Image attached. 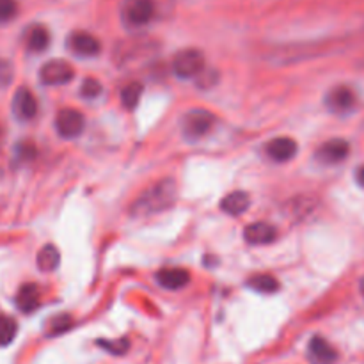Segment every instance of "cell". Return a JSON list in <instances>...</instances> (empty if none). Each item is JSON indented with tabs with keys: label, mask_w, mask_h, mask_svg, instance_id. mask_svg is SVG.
I'll use <instances>...</instances> for the list:
<instances>
[{
	"label": "cell",
	"mask_w": 364,
	"mask_h": 364,
	"mask_svg": "<svg viewBox=\"0 0 364 364\" xmlns=\"http://www.w3.org/2000/svg\"><path fill=\"white\" fill-rule=\"evenodd\" d=\"M176 201V183L174 180H160L155 185L142 192L134 205L130 206V215L134 217H149L155 213H162L164 210L171 208Z\"/></svg>",
	"instance_id": "1"
},
{
	"label": "cell",
	"mask_w": 364,
	"mask_h": 364,
	"mask_svg": "<svg viewBox=\"0 0 364 364\" xmlns=\"http://www.w3.org/2000/svg\"><path fill=\"white\" fill-rule=\"evenodd\" d=\"M173 71L180 78H194L205 71V55L201 50L185 48L174 55Z\"/></svg>",
	"instance_id": "2"
},
{
	"label": "cell",
	"mask_w": 364,
	"mask_h": 364,
	"mask_svg": "<svg viewBox=\"0 0 364 364\" xmlns=\"http://www.w3.org/2000/svg\"><path fill=\"white\" fill-rule=\"evenodd\" d=\"M213 124L212 112L205 109H196L191 110L187 116L181 121V132H183L185 139L188 141H198V139L205 137L210 132Z\"/></svg>",
	"instance_id": "3"
},
{
	"label": "cell",
	"mask_w": 364,
	"mask_h": 364,
	"mask_svg": "<svg viewBox=\"0 0 364 364\" xmlns=\"http://www.w3.org/2000/svg\"><path fill=\"white\" fill-rule=\"evenodd\" d=\"M155 14V4L153 0H124L121 16L128 27H142L149 23Z\"/></svg>",
	"instance_id": "4"
},
{
	"label": "cell",
	"mask_w": 364,
	"mask_h": 364,
	"mask_svg": "<svg viewBox=\"0 0 364 364\" xmlns=\"http://www.w3.org/2000/svg\"><path fill=\"white\" fill-rule=\"evenodd\" d=\"M75 78V70L63 59L48 60L39 70V80L45 85H64Z\"/></svg>",
	"instance_id": "5"
},
{
	"label": "cell",
	"mask_w": 364,
	"mask_h": 364,
	"mask_svg": "<svg viewBox=\"0 0 364 364\" xmlns=\"http://www.w3.org/2000/svg\"><path fill=\"white\" fill-rule=\"evenodd\" d=\"M84 116L75 109L59 110L55 117V130L60 137L75 139L84 132Z\"/></svg>",
	"instance_id": "6"
},
{
	"label": "cell",
	"mask_w": 364,
	"mask_h": 364,
	"mask_svg": "<svg viewBox=\"0 0 364 364\" xmlns=\"http://www.w3.org/2000/svg\"><path fill=\"white\" fill-rule=\"evenodd\" d=\"M355 103H358V96H355L354 89H350L348 85H336L326 96L327 109L334 114L350 112Z\"/></svg>",
	"instance_id": "7"
},
{
	"label": "cell",
	"mask_w": 364,
	"mask_h": 364,
	"mask_svg": "<svg viewBox=\"0 0 364 364\" xmlns=\"http://www.w3.org/2000/svg\"><path fill=\"white\" fill-rule=\"evenodd\" d=\"M350 153V144L345 139H331L316 151V160L323 166H336L343 162Z\"/></svg>",
	"instance_id": "8"
},
{
	"label": "cell",
	"mask_w": 364,
	"mask_h": 364,
	"mask_svg": "<svg viewBox=\"0 0 364 364\" xmlns=\"http://www.w3.org/2000/svg\"><path fill=\"white\" fill-rule=\"evenodd\" d=\"M68 48L77 57H95L102 52V43L89 32H73L68 38Z\"/></svg>",
	"instance_id": "9"
},
{
	"label": "cell",
	"mask_w": 364,
	"mask_h": 364,
	"mask_svg": "<svg viewBox=\"0 0 364 364\" xmlns=\"http://www.w3.org/2000/svg\"><path fill=\"white\" fill-rule=\"evenodd\" d=\"M13 114L20 121L34 119L36 114H38V102H36V96L32 95L31 89L20 87L14 92Z\"/></svg>",
	"instance_id": "10"
},
{
	"label": "cell",
	"mask_w": 364,
	"mask_h": 364,
	"mask_svg": "<svg viewBox=\"0 0 364 364\" xmlns=\"http://www.w3.org/2000/svg\"><path fill=\"white\" fill-rule=\"evenodd\" d=\"M308 358L311 364H334L338 361V352L326 338L315 336L309 341Z\"/></svg>",
	"instance_id": "11"
},
{
	"label": "cell",
	"mask_w": 364,
	"mask_h": 364,
	"mask_svg": "<svg viewBox=\"0 0 364 364\" xmlns=\"http://www.w3.org/2000/svg\"><path fill=\"white\" fill-rule=\"evenodd\" d=\"M244 238L251 245L272 244L277 238V230L269 223H252L244 230Z\"/></svg>",
	"instance_id": "12"
},
{
	"label": "cell",
	"mask_w": 364,
	"mask_h": 364,
	"mask_svg": "<svg viewBox=\"0 0 364 364\" xmlns=\"http://www.w3.org/2000/svg\"><path fill=\"white\" fill-rule=\"evenodd\" d=\"M297 151L299 146L291 137H276L267 146V155L274 162H288V160H291L297 155Z\"/></svg>",
	"instance_id": "13"
},
{
	"label": "cell",
	"mask_w": 364,
	"mask_h": 364,
	"mask_svg": "<svg viewBox=\"0 0 364 364\" xmlns=\"http://www.w3.org/2000/svg\"><path fill=\"white\" fill-rule=\"evenodd\" d=\"M156 281L166 290H181L191 281V274L181 267H166L156 274Z\"/></svg>",
	"instance_id": "14"
},
{
	"label": "cell",
	"mask_w": 364,
	"mask_h": 364,
	"mask_svg": "<svg viewBox=\"0 0 364 364\" xmlns=\"http://www.w3.org/2000/svg\"><path fill=\"white\" fill-rule=\"evenodd\" d=\"M251 206V198H249L247 192L244 191H235L230 192L228 196H224V199L220 201V208L228 215L238 217L242 213H245Z\"/></svg>",
	"instance_id": "15"
},
{
	"label": "cell",
	"mask_w": 364,
	"mask_h": 364,
	"mask_svg": "<svg viewBox=\"0 0 364 364\" xmlns=\"http://www.w3.org/2000/svg\"><path fill=\"white\" fill-rule=\"evenodd\" d=\"M41 304V294H39V288L36 284L27 283L18 290L16 294V308L21 313H34L36 309Z\"/></svg>",
	"instance_id": "16"
},
{
	"label": "cell",
	"mask_w": 364,
	"mask_h": 364,
	"mask_svg": "<svg viewBox=\"0 0 364 364\" xmlns=\"http://www.w3.org/2000/svg\"><path fill=\"white\" fill-rule=\"evenodd\" d=\"M25 45H27L28 52H45L50 45V32L48 28L43 25H32L28 31L25 32Z\"/></svg>",
	"instance_id": "17"
},
{
	"label": "cell",
	"mask_w": 364,
	"mask_h": 364,
	"mask_svg": "<svg viewBox=\"0 0 364 364\" xmlns=\"http://www.w3.org/2000/svg\"><path fill=\"white\" fill-rule=\"evenodd\" d=\"M247 287L251 288V290L258 291V294L270 295V294H276V291L281 288V284L279 281H277L274 276H270V274H256V276L249 277Z\"/></svg>",
	"instance_id": "18"
},
{
	"label": "cell",
	"mask_w": 364,
	"mask_h": 364,
	"mask_svg": "<svg viewBox=\"0 0 364 364\" xmlns=\"http://www.w3.org/2000/svg\"><path fill=\"white\" fill-rule=\"evenodd\" d=\"M60 263V255L59 249L55 245H45L41 251L38 252V267L43 272H53V270L59 267Z\"/></svg>",
	"instance_id": "19"
},
{
	"label": "cell",
	"mask_w": 364,
	"mask_h": 364,
	"mask_svg": "<svg viewBox=\"0 0 364 364\" xmlns=\"http://www.w3.org/2000/svg\"><path fill=\"white\" fill-rule=\"evenodd\" d=\"M18 333V323L13 316L0 315V347H7L14 341Z\"/></svg>",
	"instance_id": "20"
},
{
	"label": "cell",
	"mask_w": 364,
	"mask_h": 364,
	"mask_svg": "<svg viewBox=\"0 0 364 364\" xmlns=\"http://www.w3.org/2000/svg\"><path fill=\"white\" fill-rule=\"evenodd\" d=\"M141 96H142V85L139 84V82H132V84H128L127 87L121 91V102H123V105L127 107V109L132 110L137 107Z\"/></svg>",
	"instance_id": "21"
},
{
	"label": "cell",
	"mask_w": 364,
	"mask_h": 364,
	"mask_svg": "<svg viewBox=\"0 0 364 364\" xmlns=\"http://www.w3.org/2000/svg\"><path fill=\"white\" fill-rule=\"evenodd\" d=\"M71 326H73V318L68 315H60L50 322L48 334L50 336H57V334H63V333H66V331H70Z\"/></svg>",
	"instance_id": "22"
},
{
	"label": "cell",
	"mask_w": 364,
	"mask_h": 364,
	"mask_svg": "<svg viewBox=\"0 0 364 364\" xmlns=\"http://www.w3.org/2000/svg\"><path fill=\"white\" fill-rule=\"evenodd\" d=\"M18 14L16 0H0V23H7Z\"/></svg>",
	"instance_id": "23"
},
{
	"label": "cell",
	"mask_w": 364,
	"mask_h": 364,
	"mask_svg": "<svg viewBox=\"0 0 364 364\" xmlns=\"http://www.w3.org/2000/svg\"><path fill=\"white\" fill-rule=\"evenodd\" d=\"M80 92H82V96H85V98H87V100L96 98V96H98L100 92H102V84H100V82L96 80V78L89 77V78H85L84 82H82Z\"/></svg>",
	"instance_id": "24"
},
{
	"label": "cell",
	"mask_w": 364,
	"mask_h": 364,
	"mask_svg": "<svg viewBox=\"0 0 364 364\" xmlns=\"http://www.w3.org/2000/svg\"><path fill=\"white\" fill-rule=\"evenodd\" d=\"M98 345L102 348H105L107 352H112V354H116V355L124 354V352L128 350V340H127V338H121V340H117V341L102 340V341H98Z\"/></svg>",
	"instance_id": "25"
},
{
	"label": "cell",
	"mask_w": 364,
	"mask_h": 364,
	"mask_svg": "<svg viewBox=\"0 0 364 364\" xmlns=\"http://www.w3.org/2000/svg\"><path fill=\"white\" fill-rule=\"evenodd\" d=\"M13 80V68L6 60H0V87H6Z\"/></svg>",
	"instance_id": "26"
},
{
	"label": "cell",
	"mask_w": 364,
	"mask_h": 364,
	"mask_svg": "<svg viewBox=\"0 0 364 364\" xmlns=\"http://www.w3.org/2000/svg\"><path fill=\"white\" fill-rule=\"evenodd\" d=\"M355 180H358V183L364 188V166H361L358 169V174H355Z\"/></svg>",
	"instance_id": "27"
}]
</instances>
